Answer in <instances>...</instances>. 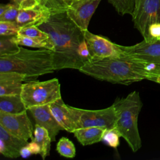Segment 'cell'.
<instances>
[{"mask_svg": "<svg viewBox=\"0 0 160 160\" xmlns=\"http://www.w3.org/2000/svg\"><path fill=\"white\" fill-rule=\"evenodd\" d=\"M38 27L49 35L54 43L56 71L79 70L84 64L78 54V46L84 39V31L68 17L66 11L52 12L49 18Z\"/></svg>", "mask_w": 160, "mask_h": 160, "instance_id": "6da1fadb", "label": "cell"}, {"mask_svg": "<svg viewBox=\"0 0 160 160\" xmlns=\"http://www.w3.org/2000/svg\"><path fill=\"white\" fill-rule=\"evenodd\" d=\"M154 66L126 55L91 60L79 71L96 79L129 85L144 79L151 80Z\"/></svg>", "mask_w": 160, "mask_h": 160, "instance_id": "7a4b0ae2", "label": "cell"}, {"mask_svg": "<svg viewBox=\"0 0 160 160\" xmlns=\"http://www.w3.org/2000/svg\"><path fill=\"white\" fill-rule=\"evenodd\" d=\"M54 71V53L51 49L31 50L21 47L16 53L0 56V72H16L29 79Z\"/></svg>", "mask_w": 160, "mask_h": 160, "instance_id": "3957f363", "label": "cell"}, {"mask_svg": "<svg viewBox=\"0 0 160 160\" xmlns=\"http://www.w3.org/2000/svg\"><path fill=\"white\" fill-rule=\"evenodd\" d=\"M112 105L117 116L114 128L127 142L132 152H137L142 146L138 120L142 102L139 92L134 91L126 97L118 98Z\"/></svg>", "mask_w": 160, "mask_h": 160, "instance_id": "277c9868", "label": "cell"}, {"mask_svg": "<svg viewBox=\"0 0 160 160\" xmlns=\"http://www.w3.org/2000/svg\"><path fill=\"white\" fill-rule=\"evenodd\" d=\"M21 96L26 109L49 104L61 98V85L57 78L22 84Z\"/></svg>", "mask_w": 160, "mask_h": 160, "instance_id": "5b68a950", "label": "cell"}, {"mask_svg": "<svg viewBox=\"0 0 160 160\" xmlns=\"http://www.w3.org/2000/svg\"><path fill=\"white\" fill-rule=\"evenodd\" d=\"M70 116L76 129L88 127L100 126L114 128L117 119L114 106L98 110L80 109L68 105Z\"/></svg>", "mask_w": 160, "mask_h": 160, "instance_id": "8992f818", "label": "cell"}, {"mask_svg": "<svg viewBox=\"0 0 160 160\" xmlns=\"http://www.w3.org/2000/svg\"><path fill=\"white\" fill-rule=\"evenodd\" d=\"M84 37L90 53L89 61L121 57L124 55L119 44L112 42L104 36L93 34L86 30L84 31Z\"/></svg>", "mask_w": 160, "mask_h": 160, "instance_id": "52a82bcc", "label": "cell"}, {"mask_svg": "<svg viewBox=\"0 0 160 160\" xmlns=\"http://www.w3.org/2000/svg\"><path fill=\"white\" fill-rule=\"evenodd\" d=\"M0 125L9 133L28 141L32 140L34 129L27 111L19 114H9L0 111Z\"/></svg>", "mask_w": 160, "mask_h": 160, "instance_id": "ba28073f", "label": "cell"}, {"mask_svg": "<svg viewBox=\"0 0 160 160\" xmlns=\"http://www.w3.org/2000/svg\"><path fill=\"white\" fill-rule=\"evenodd\" d=\"M131 16L134 28L145 38L149 26L153 23H160V0H145L134 10Z\"/></svg>", "mask_w": 160, "mask_h": 160, "instance_id": "9c48e42d", "label": "cell"}, {"mask_svg": "<svg viewBox=\"0 0 160 160\" xmlns=\"http://www.w3.org/2000/svg\"><path fill=\"white\" fill-rule=\"evenodd\" d=\"M101 0H73L66 8L68 17L82 31L88 30L90 20Z\"/></svg>", "mask_w": 160, "mask_h": 160, "instance_id": "30bf717a", "label": "cell"}, {"mask_svg": "<svg viewBox=\"0 0 160 160\" xmlns=\"http://www.w3.org/2000/svg\"><path fill=\"white\" fill-rule=\"evenodd\" d=\"M120 48L124 54L130 58L160 66V39L154 42H148L145 40L132 46H122Z\"/></svg>", "mask_w": 160, "mask_h": 160, "instance_id": "8fae6325", "label": "cell"}, {"mask_svg": "<svg viewBox=\"0 0 160 160\" xmlns=\"http://www.w3.org/2000/svg\"><path fill=\"white\" fill-rule=\"evenodd\" d=\"M28 110L34 118L35 124L46 129L52 142L55 141L59 132L63 129L52 114L49 105L32 107Z\"/></svg>", "mask_w": 160, "mask_h": 160, "instance_id": "7c38bea8", "label": "cell"}, {"mask_svg": "<svg viewBox=\"0 0 160 160\" xmlns=\"http://www.w3.org/2000/svg\"><path fill=\"white\" fill-rule=\"evenodd\" d=\"M51 14V12L46 6L38 4L34 7L21 9L16 22L21 28L28 26H39L46 22Z\"/></svg>", "mask_w": 160, "mask_h": 160, "instance_id": "4fadbf2b", "label": "cell"}, {"mask_svg": "<svg viewBox=\"0 0 160 160\" xmlns=\"http://www.w3.org/2000/svg\"><path fill=\"white\" fill-rule=\"evenodd\" d=\"M28 141L9 133L0 125V152L6 158H17L20 156V150L27 146Z\"/></svg>", "mask_w": 160, "mask_h": 160, "instance_id": "5bb4252c", "label": "cell"}, {"mask_svg": "<svg viewBox=\"0 0 160 160\" xmlns=\"http://www.w3.org/2000/svg\"><path fill=\"white\" fill-rule=\"evenodd\" d=\"M27 79L26 76L16 72H0V96L21 94L22 82Z\"/></svg>", "mask_w": 160, "mask_h": 160, "instance_id": "9a60e30c", "label": "cell"}, {"mask_svg": "<svg viewBox=\"0 0 160 160\" xmlns=\"http://www.w3.org/2000/svg\"><path fill=\"white\" fill-rule=\"evenodd\" d=\"M49 105L52 114L63 130L73 132L76 130V127L70 116L68 104H66L61 98Z\"/></svg>", "mask_w": 160, "mask_h": 160, "instance_id": "2e32d148", "label": "cell"}, {"mask_svg": "<svg viewBox=\"0 0 160 160\" xmlns=\"http://www.w3.org/2000/svg\"><path fill=\"white\" fill-rule=\"evenodd\" d=\"M106 129L105 127L100 126L88 127L77 129L72 133L82 146H88L101 141Z\"/></svg>", "mask_w": 160, "mask_h": 160, "instance_id": "e0dca14e", "label": "cell"}, {"mask_svg": "<svg viewBox=\"0 0 160 160\" xmlns=\"http://www.w3.org/2000/svg\"><path fill=\"white\" fill-rule=\"evenodd\" d=\"M27 110L21 94L0 96V111L9 114H19Z\"/></svg>", "mask_w": 160, "mask_h": 160, "instance_id": "ac0fdd59", "label": "cell"}, {"mask_svg": "<svg viewBox=\"0 0 160 160\" xmlns=\"http://www.w3.org/2000/svg\"><path fill=\"white\" fill-rule=\"evenodd\" d=\"M32 140L36 141L41 149V156L44 160L50 154L51 142H52L49 134L46 129L38 124H35L34 129V138Z\"/></svg>", "mask_w": 160, "mask_h": 160, "instance_id": "d6986e66", "label": "cell"}, {"mask_svg": "<svg viewBox=\"0 0 160 160\" xmlns=\"http://www.w3.org/2000/svg\"><path fill=\"white\" fill-rule=\"evenodd\" d=\"M13 41L20 46H25L35 48H46L53 51L54 45L50 38L45 39L32 38L20 34L13 36Z\"/></svg>", "mask_w": 160, "mask_h": 160, "instance_id": "ffe728a7", "label": "cell"}, {"mask_svg": "<svg viewBox=\"0 0 160 160\" xmlns=\"http://www.w3.org/2000/svg\"><path fill=\"white\" fill-rule=\"evenodd\" d=\"M56 150L62 156L73 158L76 156V148L73 142L66 137H62L57 143Z\"/></svg>", "mask_w": 160, "mask_h": 160, "instance_id": "44dd1931", "label": "cell"}, {"mask_svg": "<svg viewBox=\"0 0 160 160\" xmlns=\"http://www.w3.org/2000/svg\"><path fill=\"white\" fill-rule=\"evenodd\" d=\"M13 36H3L0 38V56L18 52L20 46L13 41Z\"/></svg>", "mask_w": 160, "mask_h": 160, "instance_id": "7402d4cb", "label": "cell"}, {"mask_svg": "<svg viewBox=\"0 0 160 160\" xmlns=\"http://www.w3.org/2000/svg\"><path fill=\"white\" fill-rule=\"evenodd\" d=\"M117 12L121 15H132L134 9L136 0H108Z\"/></svg>", "mask_w": 160, "mask_h": 160, "instance_id": "603a6c76", "label": "cell"}, {"mask_svg": "<svg viewBox=\"0 0 160 160\" xmlns=\"http://www.w3.org/2000/svg\"><path fill=\"white\" fill-rule=\"evenodd\" d=\"M18 34L41 39H45L49 38V35L46 32L36 26H28L21 28Z\"/></svg>", "mask_w": 160, "mask_h": 160, "instance_id": "cb8c5ba5", "label": "cell"}, {"mask_svg": "<svg viewBox=\"0 0 160 160\" xmlns=\"http://www.w3.org/2000/svg\"><path fill=\"white\" fill-rule=\"evenodd\" d=\"M120 135L114 129H106L103 134L102 141H104L109 146L117 148L119 145Z\"/></svg>", "mask_w": 160, "mask_h": 160, "instance_id": "d4e9b609", "label": "cell"}, {"mask_svg": "<svg viewBox=\"0 0 160 160\" xmlns=\"http://www.w3.org/2000/svg\"><path fill=\"white\" fill-rule=\"evenodd\" d=\"M21 27L16 22L0 21V36H11L18 34Z\"/></svg>", "mask_w": 160, "mask_h": 160, "instance_id": "484cf974", "label": "cell"}, {"mask_svg": "<svg viewBox=\"0 0 160 160\" xmlns=\"http://www.w3.org/2000/svg\"><path fill=\"white\" fill-rule=\"evenodd\" d=\"M160 39V23L151 24L148 29L147 34L144 40L148 42H154Z\"/></svg>", "mask_w": 160, "mask_h": 160, "instance_id": "4316f807", "label": "cell"}, {"mask_svg": "<svg viewBox=\"0 0 160 160\" xmlns=\"http://www.w3.org/2000/svg\"><path fill=\"white\" fill-rule=\"evenodd\" d=\"M20 8L15 4H12L2 15L0 16V21L16 22Z\"/></svg>", "mask_w": 160, "mask_h": 160, "instance_id": "83f0119b", "label": "cell"}, {"mask_svg": "<svg viewBox=\"0 0 160 160\" xmlns=\"http://www.w3.org/2000/svg\"><path fill=\"white\" fill-rule=\"evenodd\" d=\"M73 0H49L46 5L51 12L65 11L67 5Z\"/></svg>", "mask_w": 160, "mask_h": 160, "instance_id": "f1b7e54d", "label": "cell"}, {"mask_svg": "<svg viewBox=\"0 0 160 160\" xmlns=\"http://www.w3.org/2000/svg\"><path fill=\"white\" fill-rule=\"evenodd\" d=\"M78 54L84 64L88 62L90 59V53L88 47V44L85 39H84L79 44L78 48Z\"/></svg>", "mask_w": 160, "mask_h": 160, "instance_id": "f546056e", "label": "cell"}, {"mask_svg": "<svg viewBox=\"0 0 160 160\" xmlns=\"http://www.w3.org/2000/svg\"><path fill=\"white\" fill-rule=\"evenodd\" d=\"M20 9L31 8L40 4L38 0H12Z\"/></svg>", "mask_w": 160, "mask_h": 160, "instance_id": "4dcf8cb0", "label": "cell"}, {"mask_svg": "<svg viewBox=\"0 0 160 160\" xmlns=\"http://www.w3.org/2000/svg\"><path fill=\"white\" fill-rule=\"evenodd\" d=\"M28 146L31 151L32 154H41V149L39 144L35 141L34 140H32L30 142H28Z\"/></svg>", "mask_w": 160, "mask_h": 160, "instance_id": "1f68e13d", "label": "cell"}, {"mask_svg": "<svg viewBox=\"0 0 160 160\" xmlns=\"http://www.w3.org/2000/svg\"><path fill=\"white\" fill-rule=\"evenodd\" d=\"M31 155H32V153L29 150L28 145L22 147L20 150V156L23 158H27Z\"/></svg>", "mask_w": 160, "mask_h": 160, "instance_id": "d6a6232c", "label": "cell"}, {"mask_svg": "<svg viewBox=\"0 0 160 160\" xmlns=\"http://www.w3.org/2000/svg\"><path fill=\"white\" fill-rule=\"evenodd\" d=\"M158 75H160V66H156L152 71V78L151 81H154L155 78Z\"/></svg>", "mask_w": 160, "mask_h": 160, "instance_id": "836d02e7", "label": "cell"}, {"mask_svg": "<svg viewBox=\"0 0 160 160\" xmlns=\"http://www.w3.org/2000/svg\"><path fill=\"white\" fill-rule=\"evenodd\" d=\"M12 5V4H1L0 6V16L2 15L9 7H11V6Z\"/></svg>", "mask_w": 160, "mask_h": 160, "instance_id": "e575fe53", "label": "cell"}, {"mask_svg": "<svg viewBox=\"0 0 160 160\" xmlns=\"http://www.w3.org/2000/svg\"><path fill=\"white\" fill-rule=\"evenodd\" d=\"M144 1H145V0H136L134 9L138 8L139 7H140V6L142 5V4L144 2Z\"/></svg>", "mask_w": 160, "mask_h": 160, "instance_id": "d590c367", "label": "cell"}, {"mask_svg": "<svg viewBox=\"0 0 160 160\" xmlns=\"http://www.w3.org/2000/svg\"><path fill=\"white\" fill-rule=\"evenodd\" d=\"M49 0H38L40 4L43 5V6H46L47 4V3L49 2Z\"/></svg>", "mask_w": 160, "mask_h": 160, "instance_id": "8d00e7d4", "label": "cell"}, {"mask_svg": "<svg viewBox=\"0 0 160 160\" xmlns=\"http://www.w3.org/2000/svg\"><path fill=\"white\" fill-rule=\"evenodd\" d=\"M154 81H155V82H156L160 84V75L157 76L155 78Z\"/></svg>", "mask_w": 160, "mask_h": 160, "instance_id": "74e56055", "label": "cell"}]
</instances>
